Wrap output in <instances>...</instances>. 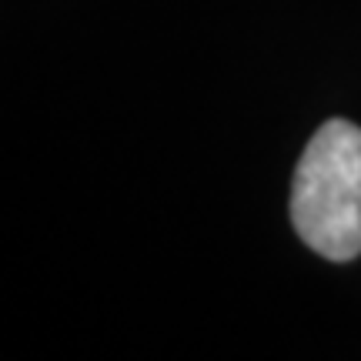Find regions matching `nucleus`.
I'll return each instance as SVG.
<instances>
[{"mask_svg":"<svg viewBox=\"0 0 361 361\" xmlns=\"http://www.w3.org/2000/svg\"><path fill=\"white\" fill-rule=\"evenodd\" d=\"M291 224L328 261L361 255V128L328 121L308 141L291 180Z\"/></svg>","mask_w":361,"mask_h":361,"instance_id":"1","label":"nucleus"}]
</instances>
